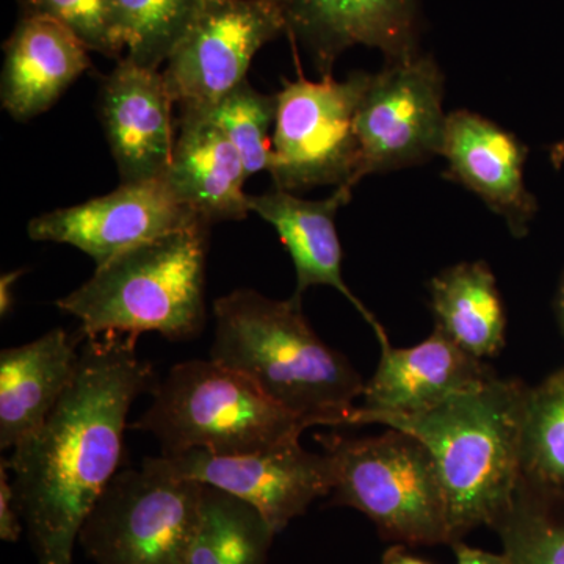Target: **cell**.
<instances>
[{"label": "cell", "instance_id": "obj_11", "mask_svg": "<svg viewBox=\"0 0 564 564\" xmlns=\"http://www.w3.org/2000/svg\"><path fill=\"white\" fill-rule=\"evenodd\" d=\"M163 466L181 478L215 486L250 503L274 533L306 513L314 500L333 492L328 455L304 451L300 440L250 455L218 456L191 451L161 456Z\"/></svg>", "mask_w": 564, "mask_h": 564}, {"label": "cell", "instance_id": "obj_30", "mask_svg": "<svg viewBox=\"0 0 564 564\" xmlns=\"http://www.w3.org/2000/svg\"><path fill=\"white\" fill-rule=\"evenodd\" d=\"M22 270H14V272L2 274L0 278V314L7 317L13 310L14 304V288L18 281L21 280Z\"/></svg>", "mask_w": 564, "mask_h": 564}, {"label": "cell", "instance_id": "obj_17", "mask_svg": "<svg viewBox=\"0 0 564 564\" xmlns=\"http://www.w3.org/2000/svg\"><path fill=\"white\" fill-rule=\"evenodd\" d=\"M351 192L348 187H337L328 198L310 202L274 188L262 195H248V209L273 226L288 248L296 273L293 299L302 302L303 293L315 285L336 289L372 326L381 347H386L391 343L384 326L348 289L343 276V247L337 236L336 215L350 202Z\"/></svg>", "mask_w": 564, "mask_h": 564}, {"label": "cell", "instance_id": "obj_23", "mask_svg": "<svg viewBox=\"0 0 564 564\" xmlns=\"http://www.w3.org/2000/svg\"><path fill=\"white\" fill-rule=\"evenodd\" d=\"M513 564H564V489L522 477L494 527Z\"/></svg>", "mask_w": 564, "mask_h": 564}, {"label": "cell", "instance_id": "obj_4", "mask_svg": "<svg viewBox=\"0 0 564 564\" xmlns=\"http://www.w3.org/2000/svg\"><path fill=\"white\" fill-rule=\"evenodd\" d=\"M209 225L163 234L96 267L87 282L55 302L80 322L85 339L159 333L188 340L206 322L204 284Z\"/></svg>", "mask_w": 564, "mask_h": 564}, {"label": "cell", "instance_id": "obj_33", "mask_svg": "<svg viewBox=\"0 0 564 564\" xmlns=\"http://www.w3.org/2000/svg\"><path fill=\"white\" fill-rule=\"evenodd\" d=\"M552 162H554L556 166L562 165L564 162V141L563 143L556 144L554 150H552Z\"/></svg>", "mask_w": 564, "mask_h": 564}, {"label": "cell", "instance_id": "obj_6", "mask_svg": "<svg viewBox=\"0 0 564 564\" xmlns=\"http://www.w3.org/2000/svg\"><path fill=\"white\" fill-rule=\"evenodd\" d=\"M333 466V503L366 514L384 540L451 545L447 505L433 456L400 430L380 436H317Z\"/></svg>", "mask_w": 564, "mask_h": 564}, {"label": "cell", "instance_id": "obj_29", "mask_svg": "<svg viewBox=\"0 0 564 564\" xmlns=\"http://www.w3.org/2000/svg\"><path fill=\"white\" fill-rule=\"evenodd\" d=\"M451 545L454 549L456 564H513L505 552L494 554V552L467 545L463 541H455Z\"/></svg>", "mask_w": 564, "mask_h": 564}, {"label": "cell", "instance_id": "obj_22", "mask_svg": "<svg viewBox=\"0 0 564 564\" xmlns=\"http://www.w3.org/2000/svg\"><path fill=\"white\" fill-rule=\"evenodd\" d=\"M274 530L250 503L204 485L187 564H267Z\"/></svg>", "mask_w": 564, "mask_h": 564}, {"label": "cell", "instance_id": "obj_5", "mask_svg": "<svg viewBox=\"0 0 564 564\" xmlns=\"http://www.w3.org/2000/svg\"><path fill=\"white\" fill-rule=\"evenodd\" d=\"M133 429L158 437L163 456L191 451L250 455L300 440L310 423L278 406L248 378L221 364H177L152 389Z\"/></svg>", "mask_w": 564, "mask_h": 564}, {"label": "cell", "instance_id": "obj_25", "mask_svg": "<svg viewBox=\"0 0 564 564\" xmlns=\"http://www.w3.org/2000/svg\"><path fill=\"white\" fill-rule=\"evenodd\" d=\"M124 29L126 58L159 69L195 18L202 0H115Z\"/></svg>", "mask_w": 564, "mask_h": 564}, {"label": "cell", "instance_id": "obj_12", "mask_svg": "<svg viewBox=\"0 0 564 564\" xmlns=\"http://www.w3.org/2000/svg\"><path fill=\"white\" fill-rule=\"evenodd\" d=\"M198 223L206 221L161 177L120 184L109 195L47 212L33 218L28 231L36 242L70 245L101 267L133 247Z\"/></svg>", "mask_w": 564, "mask_h": 564}, {"label": "cell", "instance_id": "obj_18", "mask_svg": "<svg viewBox=\"0 0 564 564\" xmlns=\"http://www.w3.org/2000/svg\"><path fill=\"white\" fill-rule=\"evenodd\" d=\"M242 155L203 110L182 109L165 181L181 203L207 225L243 220L248 212Z\"/></svg>", "mask_w": 564, "mask_h": 564}, {"label": "cell", "instance_id": "obj_2", "mask_svg": "<svg viewBox=\"0 0 564 564\" xmlns=\"http://www.w3.org/2000/svg\"><path fill=\"white\" fill-rule=\"evenodd\" d=\"M214 314L212 361L248 378L311 426H348L366 383L315 334L302 302L237 289L215 300Z\"/></svg>", "mask_w": 564, "mask_h": 564}, {"label": "cell", "instance_id": "obj_28", "mask_svg": "<svg viewBox=\"0 0 564 564\" xmlns=\"http://www.w3.org/2000/svg\"><path fill=\"white\" fill-rule=\"evenodd\" d=\"M24 529V522L14 502L9 466L2 462L0 464V538L6 543H17Z\"/></svg>", "mask_w": 564, "mask_h": 564}, {"label": "cell", "instance_id": "obj_27", "mask_svg": "<svg viewBox=\"0 0 564 564\" xmlns=\"http://www.w3.org/2000/svg\"><path fill=\"white\" fill-rule=\"evenodd\" d=\"M22 17L57 21L87 46L109 57L126 51L124 29L115 0H18Z\"/></svg>", "mask_w": 564, "mask_h": 564}, {"label": "cell", "instance_id": "obj_8", "mask_svg": "<svg viewBox=\"0 0 564 564\" xmlns=\"http://www.w3.org/2000/svg\"><path fill=\"white\" fill-rule=\"evenodd\" d=\"M369 73L339 82L284 80L276 95L272 137L274 188L302 192L317 185L355 188L359 169L356 115L369 85Z\"/></svg>", "mask_w": 564, "mask_h": 564}, {"label": "cell", "instance_id": "obj_20", "mask_svg": "<svg viewBox=\"0 0 564 564\" xmlns=\"http://www.w3.org/2000/svg\"><path fill=\"white\" fill-rule=\"evenodd\" d=\"M77 339L54 328L0 352V447L14 448L47 421L79 366Z\"/></svg>", "mask_w": 564, "mask_h": 564}, {"label": "cell", "instance_id": "obj_19", "mask_svg": "<svg viewBox=\"0 0 564 564\" xmlns=\"http://www.w3.org/2000/svg\"><path fill=\"white\" fill-rule=\"evenodd\" d=\"M87 46L57 21L22 17L6 43L0 99L17 121L39 117L90 68Z\"/></svg>", "mask_w": 564, "mask_h": 564}, {"label": "cell", "instance_id": "obj_13", "mask_svg": "<svg viewBox=\"0 0 564 564\" xmlns=\"http://www.w3.org/2000/svg\"><path fill=\"white\" fill-rule=\"evenodd\" d=\"M285 32L310 52L323 77L352 46L380 50L388 62L417 55L419 0H276Z\"/></svg>", "mask_w": 564, "mask_h": 564}, {"label": "cell", "instance_id": "obj_26", "mask_svg": "<svg viewBox=\"0 0 564 564\" xmlns=\"http://www.w3.org/2000/svg\"><path fill=\"white\" fill-rule=\"evenodd\" d=\"M242 155L245 172L251 177L269 172L272 163L270 128L276 120V95H263L245 80L221 99L204 107Z\"/></svg>", "mask_w": 564, "mask_h": 564}, {"label": "cell", "instance_id": "obj_24", "mask_svg": "<svg viewBox=\"0 0 564 564\" xmlns=\"http://www.w3.org/2000/svg\"><path fill=\"white\" fill-rule=\"evenodd\" d=\"M521 475L564 489V367L530 388L521 440Z\"/></svg>", "mask_w": 564, "mask_h": 564}, {"label": "cell", "instance_id": "obj_7", "mask_svg": "<svg viewBox=\"0 0 564 564\" xmlns=\"http://www.w3.org/2000/svg\"><path fill=\"white\" fill-rule=\"evenodd\" d=\"M204 484L181 478L161 456L111 478L77 543L96 564H187Z\"/></svg>", "mask_w": 564, "mask_h": 564}, {"label": "cell", "instance_id": "obj_14", "mask_svg": "<svg viewBox=\"0 0 564 564\" xmlns=\"http://www.w3.org/2000/svg\"><path fill=\"white\" fill-rule=\"evenodd\" d=\"M174 98L159 69L121 58L104 80L99 117L121 184L165 177L174 148Z\"/></svg>", "mask_w": 564, "mask_h": 564}, {"label": "cell", "instance_id": "obj_15", "mask_svg": "<svg viewBox=\"0 0 564 564\" xmlns=\"http://www.w3.org/2000/svg\"><path fill=\"white\" fill-rule=\"evenodd\" d=\"M492 377L496 375L481 359L464 351L437 328L414 347L386 345L373 377L364 388V403L352 411L348 426L364 425L378 414L426 413Z\"/></svg>", "mask_w": 564, "mask_h": 564}, {"label": "cell", "instance_id": "obj_3", "mask_svg": "<svg viewBox=\"0 0 564 564\" xmlns=\"http://www.w3.org/2000/svg\"><path fill=\"white\" fill-rule=\"evenodd\" d=\"M530 388L491 380L414 415L378 414L380 423L425 445L440 474L451 544L478 527H496L513 503L521 480V440Z\"/></svg>", "mask_w": 564, "mask_h": 564}, {"label": "cell", "instance_id": "obj_21", "mask_svg": "<svg viewBox=\"0 0 564 564\" xmlns=\"http://www.w3.org/2000/svg\"><path fill=\"white\" fill-rule=\"evenodd\" d=\"M434 328L485 361L505 347L507 314L496 276L485 261L444 269L430 282Z\"/></svg>", "mask_w": 564, "mask_h": 564}, {"label": "cell", "instance_id": "obj_9", "mask_svg": "<svg viewBox=\"0 0 564 564\" xmlns=\"http://www.w3.org/2000/svg\"><path fill=\"white\" fill-rule=\"evenodd\" d=\"M443 99L444 74L432 57L417 54L388 62L380 73L370 74L356 115V182L441 155L447 122Z\"/></svg>", "mask_w": 564, "mask_h": 564}, {"label": "cell", "instance_id": "obj_10", "mask_svg": "<svg viewBox=\"0 0 564 564\" xmlns=\"http://www.w3.org/2000/svg\"><path fill=\"white\" fill-rule=\"evenodd\" d=\"M285 32L276 0H202L165 69L182 109H204L247 80L254 55Z\"/></svg>", "mask_w": 564, "mask_h": 564}, {"label": "cell", "instance_id": "obj_1", "mask_svg": "<svg viewBox=\"0 0 564 564\" xmlns=\"http://www.w3.org/2000/svg\"><path fill=\"white\" fill-rule=\"evenodd\" d=\"M135 343L122 334L87 339L50 417L6 462L39 564H73L80 527L118 474L129 410L158 386Z\"/></svg>", "mask_w": 564, "mask_h": 564}, {"label": "cell", "instance_id": "obj_16", "mask_svg": "<svg viewBox=\"0 0 564 564\" xmlns=\"http://www.w3.org/2000/svg\"><path fill=\"white\" fill-rule=\"evenodd\" d=\"M527 154L525 144L497 122L467 110L447 115L441 151L448 163L445 177L500 215L516 239L529 234L538 210L524 181Z\"/></svg>", "mask_w": 564, "mask_h": 564}, {"label": "cell", "instance_id": "obj_32", "mask_svg": "<svg viewBox=\"0 0 564 564\" xmlns=\"http://www.w3.org/2000/svg\"><path fill=\"white\" fill-rule=\"evenodd\" d=\"M555 311L556 317H558L560 328H562L564 336V270L562 274V281H560L558 285V292H556Z\"/></svg>", "mask_w": 564, "mask_h": 564}, {"label": "cell", "instance_id": "obj_31", "mask_svg": "<svg viewBox=\"0 0 564 564\" xmlns=\"http://www.w3.org/2000/svg\"><path fill=\"white\" fill-rule=\"evenodd\" d=\"M408 545L393 544L384 552L381 564H433L406 551Z\"/></svg>", "mask_w": 564, "mask_h": 564}]
</instances>
